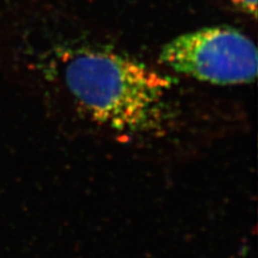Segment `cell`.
I'll return each mask as SVG.
<instances>
[{"instance_id":"6da1fadb","label":"cell","mask_w":258,"mask_h":258,"mask_svg":"<svg viewBox=\"0 0 258 258\" xmlns=\"http://www.w3.org/2000/svg\"><path fill=\"white\" fill-rule=\"evenodd\" d=\"M72 96L98 122L119 132L159 128L166 116L170 79L116 53L86 50L66 66Z\"/></svg>"},{"instance_id":"7a4b0ae2","label":"cell","mask_w":258,"mask_h":258,"mask_svg":"<svg viewBox=\"0 0 258 258\" xmlns=\"http://www.w3.org/2000/svg\"><path fill=\"white\" fill-rule=\"evenodd\" d=\"M160 62L179 74L219 85L252 82L257 50L251 39L227 27L188 32L166 44Z\"/></svg>"},{"instance_id":"3957f363","label":"cell","mask_w":258,"mask_h":258,"mask_svg":"<svg viewBox=\"0 0 258 258\" xmlns=\"http://www.w3.org/2000/svg\"><path fill=\"white\" fill-rule=\"evenodd\" d=\"M233 3L237 4L242 9H244L248 13H252L254 16L256 15L257 10V0H232Z\"/></svg>"}]
</instances>
